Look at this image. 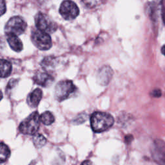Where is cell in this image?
Wrapping results in <instances>:
<instances>
[{"label": "cell", "instance_id": "1", "mask_svg": "<svg viewBox=\"0 0 165 165\" xmlns=\"http://www.w3.org/2000/svg\"><path fill=\"white\" fill-rule=\"evenodd\" d=\"M90 123L92 130L95 132L100 133L112 127L114 119L112 115L108 113L96 112L91 115Z\"/></svg>", "mask_w": 165, "mask_h": 165}, {"label": "cell", "instance_id": "2", "mask_svg": "<svg viewBox=\"0 0 165 165\" xmlns=\"http://www.w3.org/2000/svg\"><path fill=\"white\" fill-rule=\"evenodd\" d=\"M40 114L37 112H34L21 123L19 131L25 135H34L40 128Z\"/></svg>", "mask_w": 165, "mask_h": 165}, {"label": "cell", "instance_id": "3", "mask_svg": "<svg viewBox=\"0 0 165 165\" xmlns=\"http://www.w3.org/2000/svg\"><path fill=\"white\" fill-rule=\"evenodd\" d=\"M76 90V87L70 80H63L56 85L55 88V98L58 101H63L73 94Z\"/></svg>", "mask_w": 165, "mask_h": 165}, {"label": "cell", "instance_id": "4", "mask_svg": "<svg viewBox=\"0 0 165 165\" xmlns=\"http://www.w3.org/2000/svg\"><path fill=\"white\" fill-rule=\"evenodd\" d=\"M27 28V23L24 19L19 16H14L11 18L5 27V32L7 36H18L25 32Z\"/></svg>", "mask_w": 165, "mask_h": 165}, {"label": "cell", "instance_id": "5", "mask_svg": "<svg viewBox=\"0 0 165 165\" xmlns=\"http://www.w3.org/2000/svg\"><path fill=\"white\" fill-rule=\"evenodd\" d=\"M35 24L39 31L47 34L53 33L57 30L56 23L43 12H38L36 15Z\"/></svg>", "mask_w": 165, "mask_h": 165}, {"label": "cell", "instance_id": "6", "mask_svg": "<svg viewBox=\"0 0 165 165\" xmlns=\"http://www.w3.org/2000/svg\"><path fill=\"white\" fill-rule=\"evenodd\" d=\"M31 38L34 45L41 50H49L52 47V39L47 33L36 30L32 32Z\"/></svg>", "mask_w": 165, "mask_h": 165}, {"label": "cell", "instance_id": "7", "mask_svg": "<svg viewBox=\"0 0 165 165\" xmlns=\"http://www.w3.org/2000/svg\"><path fill=\"white\" fill-rule=\"evenodd\" d=\"M60 13L66 20H72L79 16V10L76 3L71 0H65L61 4Z\"/></svg>", "mask_w": 165, "mask_h": 165}, {"label": "cell", "instance_id": "8", "mask_svg": "<svg viewBox=\"0 0 165 165\" xmlns=\"http://www.w3.org/2000/svg\"><path fill=\"white\" fill-rule=\"evenodd\" d=\"M152 156L159 165H165V142L156 139L151 147Z\"/></svg>", "mask_w": 165, "mask_h": 165}, {"label": "cell", "instance_id": "9", "mask_svg": "<svg viewBox=\"0 0 165 165\" xmlns=\"http://www.w3.org/2000/svg\"><path fill=\"white\" fill-rule=\"evenodd\" d=\"M33 79L36 84L43 87H47L50 85L54 80L52 75L45 72H38L33 77Z\"/></svg>", "mask_w": 165, "mask_h": 165}, {"label": "cell", "instance_id": "10", "mask_svg": "<svg viewBox=\"0 0 165 165\" xmlns=\"http://www.w3.org/2000/svg\"><path fill=\"white\" fill-rule=\"evenodd\" d=\"M42 95L43 92L40 89H36L34 90H33L28 96V105L32 108L37 107L41 100Z\"/></svg>", "mask_w": 165, "mask_h": 165}, {"label": "cell", "instance_id": "11", "mask_svg": "<svg viewBox=\"0 0 165 165\" xmlns=\"http://www.w3.org/2000/svg\"><path fill=\"white\" fill-rule=\"evenodd\" d=\"M112 76V70L108 66H104L100 69L98 79L101 85H107Z\"/></svg>", "mask_w": 165, "mask_h": 165}, {"label": "cell", "instance_id": "12", "mask_svg": "<svg viewBox=\"0 0 165 165\" xmlns=\"http://www.w3.org/2000/svg\"><path fill=\"white\" fill-rule=\"evenodd\" d=\"M12 64L7 60L0 59V77L5 78L11 75L12 72Z\"/></svg>", "mask_w": 165, "mask_h": 165}, {"label": "cell", "instance_id": "13", "mask_svg": "<svg viewBox=\"0 0 165 165\" xmlns=\"http://www.w3.org/2000/svg\"><path fill=\"white\" fill-rule=\"evenodd\" d=\"M7 42L12 49L17 52L23 49V43L16 36H7Z\"/></svg>", "mask_w": 165, "mask_h": 165}, {"label": "cell", "instance_id": "14", "mask_svg": "<svg viewBox=\"0 0 165 165\" xmlns=\"http://www.w3.org/2000/svg\"><path fill=\"white\" fill-rule=\"evenodd\" d=\"M11 156V150L6 144L0 143V163L5 162Z\"/></svg>", "mask_w": 165, "mask_h": 165}, {"label": "cell", "instance_id": "15", "mask_svg": "<svg viewBox=\"0 0 165 165\" xmlns=\"http://www.w3.org/2000/svg\"><path fill=\"white\" fill-rule=\"evenodd\" d=\"M41 122L45 125H50L54 122V116L50 112L47 111L40 115Z\"/></svg>", "mask_w": 165, "mask_h": 165}, {"label": "cell", "instance_id": "16", "mask_svg": "<svg viewBox=\"0 0 165 165\" xmlns=\"http://www.w3.org/2000/svg\"><path fill=\"white\" fill-rule=\"evenodd\" d=\"M34 144L37 148H41L44 147L47 143V139L42 134H36L32 139Z\"/></svg>", "mask_w": 165, "mask_h": 165}, {"label": "cell", "instance_id": "17", "mask_svg": "<svg viewBox=\"0 0 165 165\" xmlns=\"http://www.w3.org/2000/svg\"><path fill=\"white\" fill-rule=\"evenodd\" d=\"M87 119H88V115L86 113H81L77 115L76 118L74 119L73 123L74 125H81L85 123Z\"/></svg>", "mask_w": 165, "mask_h": 165}, {"label": "cell", "instance_id": "18", "mask_svg": "<svg viewBox=\"0 0 165 165\" xmlns=\"http://www.w3.org/2000/svg\"><path fill=\"white\" fill-rule=\"evenodd\" d=\"M7 11L6 3L5 0H0V17L3 16Z\"/></svg>", "mask_w": 165, "mask_h": 165}, {"label": "cell", "instance_id": "19", "mask_svg": "<svg viewBox=\"0 0 165 165\" xmlns=\"http://www.w3.org/2000/svg\"><path fill=\"white\" fill-rule=\"evenodd\" d=\"M152 95L154 97L157 98V97H160L161 95V92L159 90H155L152 92Z\"/></svg>", "mask_w": 165, "mask_h": 165}, {"label": "cell", "instance_id": "20", "mask_svg": "<svg viewBox=\"0 0 165 165\" xmlns=\"http://www.w3.org/2000/svg\"><path fill=\"white\" fill-rule=\"evenodd\" d=\"M132 139H133L132 135H127V136L125 137V141H126V142H127V143H130L131 141H132Z\"/></svg>", "mask_w": 165, "mask_h": 165}, {"label": "cell", "instance_id": "21", "mask_svg": "<svg viewBox=\"0 0 165 165\" xmlns=\"http://www.w3.org/2000/svg\"><path fill=\"white\" fill-rule=\"evenodd\" d=\"M81 165H93V164H92V163L90 161H84L83 163H82Z\"/></svg>", "mask_w": 165, "mask_h": 165}, {"label": "cell", "instance_id": "22", "mask_svg": "<svg viewBox=\"0 0 165 165\" xmlns=\"http://www.w3.org/2000/svg\"><path fill=\"white\" fill-rule=\"evenodd\" d=\"M161 52L163 53V54L164 56H165V45H164L162 48H161Z\"/></svg>", "mask_w": 165, "mask_h": 165}, {"label": "cell", "instance_id": "23", "mask_svg": "<svg viewBox=\"0 0 165 165\" xmlns=\"http://www.w3.org/2000/svg\"><path fill=\"white\" fill-rule=\"evenodd\" d=\"M2 98H3V94H2V91L0 90V101L2 99Z\"/></svg>", "mask_w": 165, "mask_h": 165}]
</instances>
